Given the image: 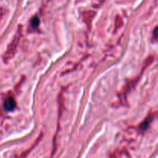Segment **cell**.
I'll return each instance as SVG.
<instances>
[{
  "instance_id": "6da1fadb",
  "label": "cell",
  "mask_w": 158,
  "mask_h": 158,
  "mask_svg": "<svg viewBox=\"0 0 158 158\" xmlns=\"http://www.w3.org/2000/svg\"><path fill=\"white\" fill-rule=\"evenodd\" d=\"M19 36H15V37L14 38L13 41L10 44V46H14V48H9V49H8L7 52L5 53V59H9L14 55V52L15 51V48L17 47V45L19 44Z\"/></svg>"
},
{
  "instance_id": "3957f363",
  "label": "cell",
  "mask_w": 158,
  "mask_h": 158,
  "mask_svg": "<svg viewBox=\"0 0 158 158\" xmlns=\"http://www.w3.org/2000/svg\"><path fill=\"white\" fill-rule=\"evenodd\" d=\"M39 23H40V19H39V18L37 16H35L33 19L31 21V25L33 28L37 27L38 26H39Z\"/></svg>"
},
{
  "instance_id": "7a4b0ae2",
  "label": "cell",
  "mask_w": 158,
  "mask_h": 158,
  "mask_svg": "<svg viewBox=\"0 0 158 158\" xmlns=\"http://www.w3.org/2000/svg\"><path fill=\"white\" fill-rule=\"evenodd\" d=\"M15 107V100L13 99V97L9 96L8 97L7 99L5 100V103H4V108L6 110H13V109Z\"/></svg>"
}]
</instances>
